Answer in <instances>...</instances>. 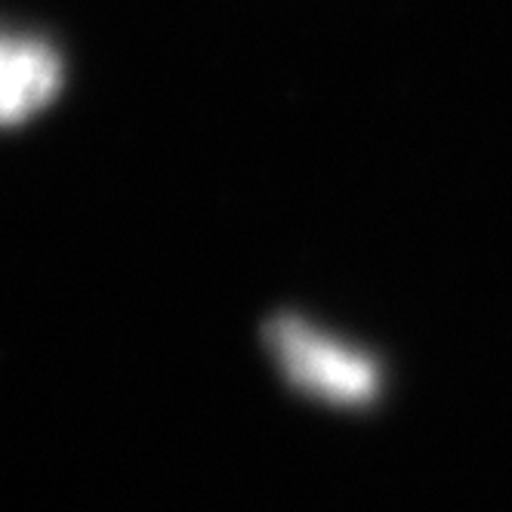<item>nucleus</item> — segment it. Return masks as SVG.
I'll return each instance as SVG.
<instances>
[{"label":"nucleus","mask_w":512,"mask_h":512,"mask_svg":"<svg viewBox=\"0 0 512 512\" xmlns=\"http://www.w3.org/2000/svg\"><path fill=\"white\" fill-rule=\"evenodd\" d=\"M266 340L284 377L324 405L358 408L380 392V371L368 355L294 315L275 318L266 327Z\"/></svg>","instance_id":"1"},{"label":"nucleus","mask_w":512,"mask_h":512,"mask_svg":"<svg viewBox=\"0 0 512 512\" xmlns=\"http://www.w3.org/2000/svg\"><path fill=\"white\" fill-rule=\"evenodd\" d=\"M62 90L59 53L28 34L0 31V127L25 124Z\"/></svg>","instance_id":"2"}]
</instances>
